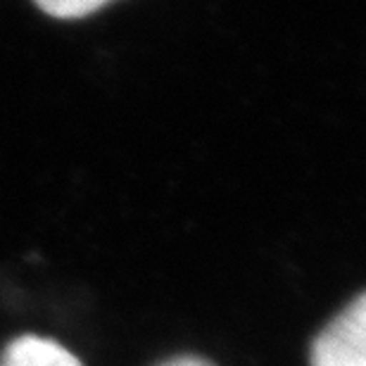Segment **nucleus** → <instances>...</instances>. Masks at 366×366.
<instances>
[{"label":"nucleus","instance_id":"f03ea898","mask_svg":"<svg viewBox=\"0 0 366 366\" xmlns=\"http://www.w3.org/2000/svg\"><path fill=\"white\" fill-rule=\"evenodd\" d=\"M0 366H81V362L53 340L21 335L3 350Z\"/></svg>","mask_w":366,"mask_h":366},{"label":"nucleus","instance_id":"7ed1b4c3","mask_svg":"<svg viewBox=\"0 0 366 366\" xmlns=\"http://www.w3.org/2000/svg\"><path fill=\"white\" fill-rule=\"evenodd\" d=\"M43 12L57 19H81L102 10L112 0H34Z\"/></svg>","mask_w":366,"mask_h":366},{"label":"nucleus","instance_id":"f257e3e1","mask_svg":"<svg viewBox=\"0 0 366 366\" xmlns=\"http://www.w3.org/2000/svg\"><path fill=\"white\" fill-rule=\"evenodd\" d=\"M312 366H366V292L321 328L310 350Z\"/></svg>","mask_w":366,"mask_h":366},{"label":"nucleus","instance_id":"20e7f679","mask_svg":"<svg viewBox=\"0 0 366 366\" xmlns=\"http://www.w3.org/2000/svg\"><path fill=\"white\" fill-rule=\"evenodd\" d=\"M162 366H214L212 362L207 360H202V357H177V360H169V362H164Z\"/></svg>","mask_w":366,"mask_h":366}]
</instances>
